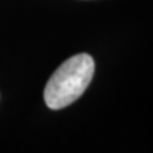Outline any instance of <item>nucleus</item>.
<instances>
[{"instance_id": "nucleus-1", "label": "nucleus", "mask_w": 153, "mask_h": 153, "mask_svg": "<svg viewBox=\"0 0 153 153\" xmlns=\"http://www.w3.org/2000/svg\"><path fill=\"white\" fill-rule=\"evenodd\" d=\"M95 72V62L89 54H76L61 64L44 89V101L50 109H62L85 92Z\"/></svg>"}]
</instances>
